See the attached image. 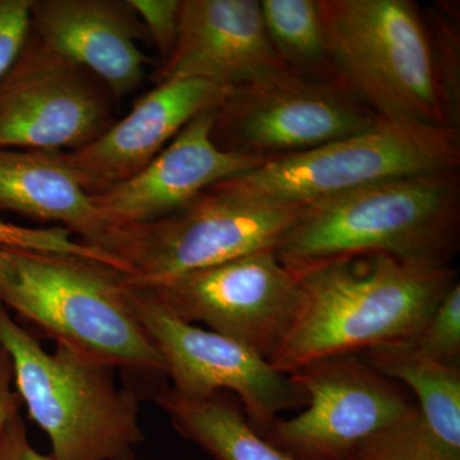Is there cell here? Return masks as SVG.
Here are the masks:
<instances>
[{"label": "cell", "mask_w": 460, "mask_h": 460, "mask_svg": "<svg viewBox=\"0 0 460 460\" xmlns=\"http://www.w3.org/2000/svg\"><path fill=\"white\" fill-rule=\"evenodd\" d=\"M348 460H460V456L436 438L417 411L372 436Z\"/></svg>", "instance_id": "22"}, {"label": "cell", "mask_w": 460, "mask_h": 460, "mask_svg": "<svg viewBox=\"0 0 460 460\" xmlns=\"http://www.w3.org/2000/svg\"><path fill=\"white\" fill-rule=\"evenodd\" d=\"M420 7L429 30L436 74L453 126L460 129V5L445 0Z\"/></svg>", "instance_id": "21"}, {"label": "cell", "mask_w": 460, "mask_h": 460, "mask_svg": "<svg viewBox=\"0 0 460 460\" xmlns=\"http://www.w3.org/2000/svg\"><path fill=\"white\" fill-rule=\"evenodd\" d=\"M0 244L14 248V250L84 257V259L93 260V261L111 266L115 270L124 272L123 266L113 256L99 248L75 241L71 233L62 226L27 228V226H16V224L0 220Z\"/></svg>", "instance_id": "24"}, {"label": "cell", "mask_w": 460, "mask_h": 460, "mask_svg": "<svg viewBox=\"0 0 460 460\" xmlns=\"http://www.w3.org/2000/svg\"><path fill=\"white\" fill-rule=\"evenodd\" d=\"M319 3L339 75L380 119L456 128L420 4L411 0Z\"/></svg>", "instance_id": "5"}, {"label": "cell", "mask_w": 460, "mask_h": 460, "mask_svg": "<svg viewBox=\"0 0 460 460\" xmlns=\"http://www.w3.org/2000/svg\"><path fill=\"white\" fill-rule=\"evenodd\" d=\"M299 208L248 201L215 183L155 222L111 226L102 250L131 279L172 277L274 250Z\"/></svg>", "instance_id": "7"}, {"label": "cell", "mask_w": 460, "mask_h": 460, "mask_svg": "<svg viewBox=\"0 0 460 460\" xmlns=\"http://www.w3.org/2000/svg\"><path fill=\"white\" fill-rule=\"evenodd\" d=\"M0 460H57L32 447L20 411L0 425Z\"/></svg>", "instance_id": "27"}, {"label": "cell", "mask_w": 460, "mask_h": 460, "mask_svg": "<svg viewBox=\"0 0 460 460\" xmlns=\"http://www.w3.org/2000/svg\"><path fill=\"white\" fill-rule=\"evenodd\" d=\"M31 31L50 49L96 75L115 102L138 89L148 38L128 0H32Z\"/></svg>", "instance_id": "16"}, {"label": "cell", "mask_w": 460, "mask_h": 460, "mask_svg": "<svg viewBox=\"0 0 460 460\" xmlns=\"http://www.w3.org/2000/svg\"><path fill=\"white\" fill-rule=\"evenodd\" d=\"M22 407L13 384V372L8 354L0 348V425Z\"/></svg>", "instance_id": "28"}, {"label": "cell", "mask_w": 460, "mask_h": 460, "mask_svg": "<svg viewBox=\"0 0 460 460\" xmlns=\"http://www.w3.org/2000/svg\"><path fill=\"white\" fill-rule=\"evenodd\" d=\"M0 348L30 419L49 438L57 460H136L144 441L140 405L111 370L63 344L48 352L0 302Z\"/></svg>", "instance_id": "4"}, {"label": "cell", "mask_w": 460, "mask_h": 460, "mask_svg": "<svg viewBox=\"0 0 460 460\" xmlns=\"http://www.w3.org/2000/svg\"><path fill=\"white\" fill-rule=\"evenodd\" d=\"M14 248L3 246L0 244V274L5 270L9 261H11L12 253H13Z\"/></svg>", "instance_id": "29"}, {"label": "cell", "mask_w": 460, "mask_h": 460, "mask_svg": "<svg viewBox=\"0 0 460 460\" xmlns=\"http://www.w3.org/2000/svg\"><path fill=\"white\" fill-rule=\"evenodd\" d=\"M460 169V129L381 119L368 131L217 181L259 204L302 206L393 178Z\"/></svg>", "instance_id": "6"}, {"label": "cell", "mask_w": 460, "mask_h": 460, "mask_svg": "<svg viewBox=\"0 0 460 460\" xmlns=\"http://www.w3.org/2000/svg\"><path fill=\"white\" fill-rule=\"evenodd\" d=\"M129 5L144 23L148 38L155 44L164 65L171 58L178 31L181 0H128Z\"/></svg>", "instance_id": "25"}, {"label": "cell", "mask_w": 460, "mask_h": 460, "mask_svg": "<svg viewBox=\"0 0 460 460\" xmlns=\"http://www.w3.org/2000/svg\"><path fill=\"white\" fill-rule=\"evenodd\" d=\"M230 93L202 78L157 84L123 119L60 157L89 195L105 192L146 168L193 118L219 107Z\"/></svg>", "instance_id": "14"}, {"label": "cell", "mask_w": 460, "mask_h": 460, "mask_svg": "<svg viewBox=\"0 0 460 460\" xmlns=\"http://www.w3.org/2000/svg\"><path fill=\"white\" fill-rule=\"evenodd\" d=\"M411 347L426 358L460 366V284L447 293L420 330Z\"/></svg>", "instance_id": "23"}, {"label": "cell", "mask_w": 460, "mask_h": 460, "mask_svg": "<svg viewBox=\"0 0 460 460\" xmlns=\"http://www.w3.org/2000/svg\"><path fill=\"white\" fill-rule=\"evenodd\" d=\"M0 302L45 335L108 367L166 375L133 314L126 274L63 253L14 250L0 274Z\"/></svg>", "instance_id": "3"}, {"label": "cell", "mask_w": 460, "mask_h": 460, "mask_svg": "<svg viewBox=\"0 0 460 460\" xmlns=\"http://www.w3.org/2000/svg\"><path fill=\"white\" fill-rule=\"evenodd\" d=\"M361 356L416 396L429 431L447 449L460 456V366L426 358L410 343L374 348Z\"/></svg>", "instance_id": "19"}, {"label": "cell", "mask_w": 460, "mask_h": 460, "mask_svg": "<svg viewBox=\"0 0 460 460\" xmlns=\"http://www.w3.org/2000/svg\"><path fill=\"white\" fill-rule=\"evenodd\" d=\"M460 241V171L367 184L302 205L274 248L298 275L357 256L452 268Z\"/></svg>", "instance_id": "1"}, {"label": "cell", "mask_w": 460, "mask_h": 460, "mask_svg": "<svg viewBox=\"0 0 460 460\" xmlns=\"http://www.w3.org/2000/svg\"><path fill=\"white\" fill-rule=\"evenodd\" d=\"M380 118L343 80L232 91L213 111L220 150L268 163L368 131Z\"/></svg>", "instance_id": "12"}, {"label": "cell", "mask_w": 460, "mask_h": 460, "mask_svg": "<svg viewBox=\"0 0 460 460\" xmlns=\"http://www.w3.org/2000/svg\"><path fill=\"white\" fill-rule=\"evenodd\" d=\"M220 394L190 399L165 387L155 402L178 434L215 460H295L252 428L242 405Z\"/></svg>", "instance_id": "18"}, {"label": "cell", "mask_w": 460, "mask_h": 460, "mask_svg": "<svg viewBox=\"0 0 460 460\" xmlns=\"http://www.w3.org/2000/svg\"><path fill=\"white\" fill-rule=\"evenodd\" d=\"M290 377L307 404L296 417L275 420L262 436L295 460H348L372 436L419 411L404 386L361 354L326 357Z\"/></svg>", "instance_id": "9"}, {"label": "cell", "mask_w": 460, "mask_h": 460, "mask_svg": "<svg viewBox=\"0 0 460 460\" xmlns=\"http://www.w3.org/2000/svg\"><path fill=\"white\" fill-rule=\"evenodd\" d=\"M0 211L56 223L99 250L111 228L57 151L0 148Z\"/></svg>", "instance_id": "17"}, {"label": "cell", "mask_w": 460, "mask_h": 460, "mask_svg": "<svg viewBox=\"0 0 460 460\" xmlns=\"http://www.w3.org/2000/svg\"><path fill=\"white\" fill-rule=\"evenodd\" d=\"M202 78L230 91L305 84L271 45L259 0H181L180 31L154 84Z\"/></svg>", "instance_id": "13"}, {"label": "cell", "mask_w": 460, "mask_h": 460, "mask_svg": "<svg viewBox=\"0 0 460 460\" xmlns=\"http://www.w3.org/2000/svg\"><path fill=\"white\" fill-rule=\"evenodd\" d=\"M213 111L193 118L138 174L105 192L90 195L109 226L155 222L181 210L217 181L262 165L214 144Z\"/></svg>", "instance_id": "15"}, {"label": "cell", "mask_w": 460, "mask_h": 460, "mask_svg": "<svg viewBox=\"0 0 460 460\" xmlns=\"http://www.w3.org/2000/svg\"><path fill=\"white\" fill-rule=\"evenodd\" d=\"M32 0H0V80L22 53L31 32Z\"/></svg>", "instance_id": "26"}, {"label": "cell", "mask_w": 460, "mask_h": 460, "mask_svg": "<svg viewBox=\"0 0 460 460\" xmlns=\"http://www.w3.org/2000/svg\"><path fill=\"white\" fill-rule=\"evenodd\" d=\"M127 287V299L165 365L172 389L190 399L217 393L237 395L248 422L263 434L287 411L307 404L290 375L222 334L175 316L153 296Z\"/></svg>", "instance_id": "10"}, {"label": "cell", "mask_w": 460, "mask_h": 460, "mask_svg": "<svg viewBox=\"0 0 460 460\" xmlns=\"http://www.w3.org/2000/svg\"><path fill=\"white\" fill-rule=\"evenodd\" d=\"M298 280L301 311L270 362L287 375L326 357L411 343L458 281V270L370 255L311 269Z\"/></svg>", "instance_id": "2"}, {"label": "cell", "mask_w": 460, "mask_h": 460, "mask_svg": "<svg viewBox=\"0 0 460 460\" xmlns=\"http://www.w3.org/2000/svg\"><path fill=\"white\" fill-rule=\"evenodd\" d=\"M128 286L155 298L186 323L238 341L271 362L286 343L304 302L298 277L274 250Z\"/></svg>", "instance_id": "8"}, {"label": "cell", "mask_w": 460, "mask_h": 460, "mask_svg": "<svg viewBox=\"0 0 460 460\" xmlns=\"http://www.w3.org/2000/svg\"><path fill=\"white\" fill-rule=\"evenodd\" d=\"M263 25L284 65L305 84L341 80L319 0H261Z\"/></svg>", "instance_id": "20"}, {"label": "cell", "mask_w": 460, "mask_h": 460, "mask_svg": "<svg viewBox=\"0 0 460 460\" xmlns=\"http://www.w3.org/2000/svg\"><path fill=\"white\" fill-rule=\"evenodd\" d=\"M115 100L96 75L32 31L0 80V148L72 151L107 131Z\"/></svg>", "instance_id": "11"}]
</instances>
